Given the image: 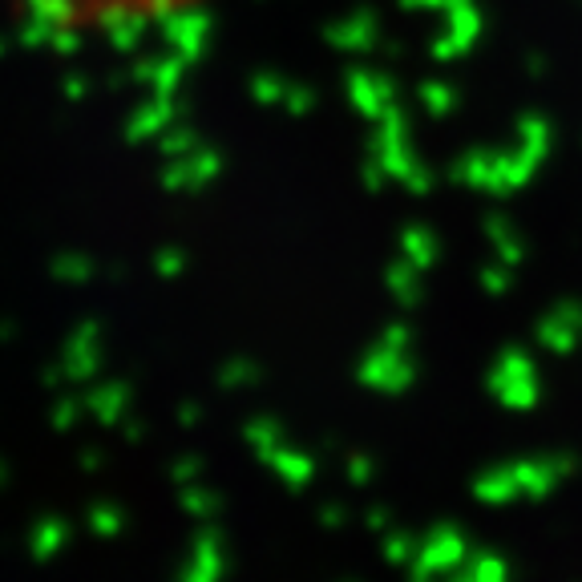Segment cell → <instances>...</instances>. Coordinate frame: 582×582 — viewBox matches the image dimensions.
Returning <instances> with one entry per match:
<instances>
[{"mask_svg": "<svg viewBox=\"0 0 582 582\" xmlns=\"http://www.w3.org/2000/svg\"><path fill=\"white\" fill-rule=\"evenodd\" d=\"M203 0H33V9L53 17L65 29H97V33H122L162 25L178 13H190Z\"/></svg>", "mask_w": 582, "mask_h": 582, "instance_id": "obj_1", "label": "cell"}]
</instances>
